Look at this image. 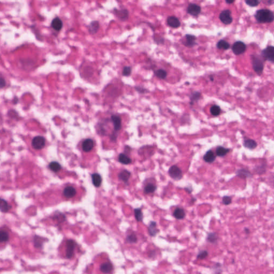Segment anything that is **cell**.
Segmentation results:
<instances>
[{"instance_id": "obj_1", "label": "cell", "mask_w": 274, "mask_h": 274, "mask_svg": "<svg viewBox=\"0 0 274 274\" xmlns=\"http://www.w3.org/2000/svg\"><path fill=\"white\" fill-rule=\"evenodd\" d=\"M255 17L260 23H270L274 20V14L268 9H260L256 11Z\"/></svg>"}, {"instance_id": "obj_2", "label": "cell", "mask_w": 274, "mask_h": 274, "mask_svg": "<svg viewBox=\"0 0 274 274\" xmlns=\"http://www.w3.org/2000/svg\"><path fill=\"white\" fill-rule=\"evenodd\" d=\"M251 61L254 71L258 75H261L262 74L264 69V64L262 59L258 55H252Z\"/></svg>"}, {"instance_id": "obj_3", "label": "cell", "mask_w": 274, "mask_h": 274, "mask_svg": "<svg viewBox=\"0 0 274 274\" xmlns=\"http://www.w3.org/2000/svg\"><path fill=\"white\" fill-rule=\"evenodd\" d=\"M169 175L175 180H180L183 177V173L181 169L177 166H173L169 168Z\"/></svg>"}, {"instance_id": "obj_4", "label": "cell", "mask_w": 274, "mask_h": 274, "mask_svg": "<svg viewBox=\"0 0 274 274\" xmlns=\"http://www.w3.org/2000/svg\"><path fill=\"white\" fill-rule=\"evenodd\" d=\"M261 56L264 60L274 63V47L272 46H268L267 47L262 50Z\"/></svg>"}, {"instance_id": "obj_5", "label": "cell", "mask_w": 274, "mask_h": 274, "mask_svg": "<svg viewBox=\"0 0 274 274\" xmlns=\"http://www.w3.org/2000/svg\"><path fill=\"white\" fill-rule=\"evenodd\" d=\"M246 50V46L244 43L238 41L234 43L232 46V50L236 55H240L244 54Z\"/></svg>"}, {"instance_id": "obj_6", "label": "cell", "mask_w": 274, "mask_h": 274, "mask_svg": "<svg viewBox=\"0 0 274 274\" xmlns=\"http://www.w3.org/2000/svg\"><path fill=\"white\" fill-rule=\"evenodd\" d=\"M45 145L46 140L45 138L40 135L34 137L32 142V146L34 149L36 150L42 149L44 148Z\"/></svg>"}, {"instance_id": "obj_7", "label": "cell", "mask_w": 274, "mask_h": 274, "mask_svg": "<svg viewBox=\"0 0 274 274\" xmlns=\"http://www.w3.org/2000/svg\"><path fill=\"white\" fill-rule=\"evenodd\" d=\"M219 18L222 22L225 25H229L233 20L231 16V12L228 9L222 11L219 15Z\"/></svg>"}, {"instance_id": "obj_8", "label": "cell", "mask_w": 274, "mask_h": 274, "mask_svg": "<svg viewBox=\"0 0 274 274\" xmlns=\"http://www.w3.org/2000/svg\"><path fill=\"white\" fill-rule=\"evenodd\" d=\"M67 249H66V257L67 259H71L74 255V251L77 244L74 241L69 239L67 241Z\"/></svg>"}, {"instance_id": "obj_9", "label": "cell", "mask_w": 274, "mask_h": 274, "mask_svg": "<svg viewBox=\"0 0 274 274\" xmlns=\"http://www.w3.org/2000/svg\"><path fill=\"white\" fill-rule=\"evenodd\" d=\"M201 9L200 5L195 3H190L187 8V12L191 16H198L200 14Z\"/></svg>"}, {"instance_id": "obj_10", "label": "cell", "mask_w": 274, "mask_h": 274, "mask_svg": "<svg viewBox=\"0 0 274 274\" xmlns=\"http://www.w3.org/2000/svg\"><path fill=\"white\" fill-rule=\"evenodd\" d=\"M111 120L114 125V132H117L121 130L122 128L121 118L117 115H112L111 116Z\"/></svg>"}, {"instance_id": "obj_11", "label": "cell", "mask_w": 274, "mask_h": 274, "mask_svg": "<svg viewBox=\"0 0 274 274\" xmlns=\"http://www.w3.org/2000/svg\"><path fill=\"white\" fill-rule=\"evenodd\" d=\"M196 36L191 34H187L185 36V41H183V44L185 46L187 47H192L197 44L196 43Z\"/></svg>"}, {"instance_id": "obj_12", "label": "cell", "mask_w": 274, "mask_h": 274, "mask_svg": "<svg viewBox=\"0 0 274 274\" xmlns=\"http://www.w3.org/2000/svg\"><path fill=\"white\" fill-rule=\"evenodd\" d=\"M100 29V23L98 20H93L88 26V31L90 34L93 35L97 33Z\"/></svg>"}, {"instance_id": "obj_13", "label": "cell", "mask_w": 274, "mask_h": 274, "mask_svg": "<svg viewBox=\"0 0 274 274\" xmlns=\"http://www.w3.org/2000/svg\"><path fill=\"white\" fill-rule=\"evenodd\" d=\"M167 24L169 26L173 29H177L180 26V22L179 19L175 16H169L167 19Z\"/></svg>"}, {"instance_id": "obj_14", "label": "cell", "mask_w": 274, "mask_h": 274, "mask_svg": "<svg viewBox=\"0 0 274 274\" xmlns=\"http://www.w3.org/2000/svg\"><path fill=\"white\" fill-rule=\"evenodd\" d=\"M94 146V141L92 139L88 138L84 141L82 144V149L85 152H90V151L92 150Z\"/></svg>"}, {"instance_id": "obj_15", "label": "cell", "mask_w": 274, "mask_h": 274, "mask_svg": "<svg viewBox=\"0 0 274 274\" xmlns=\"http://www.w3.org/2000/svg\"><path fill=\"white\" fill-rule=\"evenodd\" d=\"M63 26V22L59 17L54 18L51 22V26L56 31H60L62 29Z\"/></svg>"}, {"instance_id": "obj_16", "label": "cell", "mask_w": 274, "mask_h": 274, "mask_svg": "<svg viewBox=\"0 0 274 274\" xmlns=\"http://www.w3.org/2000/svg\"><path fill=\"white\" fill-rule=\"evenodd\" d=\"M77 192L76 189L74 187H65L63 190V194L65 198H72L74 197L76 194Z\"/></svg>"}, {"instance_id": "obj_17", "label": "cell", "mask_w": 274, "mask_h": 274, "mask_svg": "<svg viewBox=\"0 0 274 274\" xmlns=\"http://www.w3.org/2000/svg\"><path fill=\"white\" fill-rule=\"evenodd\" d=\"M114 11L115 15L120 20L124 21L126 20L128 18V12L126 9H122V10L115 9Z\"/></svg>"}, {"instance_id": "obj_18", "label": "cell", "mask_w": 274, "mask_h": 274, "mask_svg": "<svg viewBox=\"0 0 274 274\" xmlns=\"http://www.w3.org/2000/svg\"><path fill=\"white\" fill-rule=\"evenodd\" d=\"M236 175L239 177L244 178V179L252 177V173H251V172L249 170H248L246 169H239L236 171Z\"/></svg>"}, {"instance_id": "obj_19", "label": "cell", "mask_w": 274, "mask_h": 274, "mask_svg": "<svg viewBox=\"0 0 274 274\" xmlns=\"http://www.w3.org/2000/svg\"><path fill=\"white\" fill-rule=\"evenodd\" d=\"M131 176V173L127 170H123L121 171L118 175V177L120 180L124 183H128Z\"/></svg>"}, {"instance_id": "obj_20", "label": "cell", "mask_w": 274, "mask_h": 274, "mask_svg": "<svg viewBox=\"0 0 274 274\" xmlns=\"http://www.w3.org/2000/svg\"><path fill=\"white\" fill-rule=\"evenodd\" d=\"M203 159L205 162L211 163L214 162V161L215 160L216 156L213 151L209 150L204 154L203 157Z\"/></svg>"}, {"instance_id": "obj_21", "label": "cell", "mask_w": 274, "mask_h": 274, "mask_svg": "<svg viewBox=\"0 0 274 274\" xmlns=\"http://www.w3.org/2000/svg\"><path fill=\"white\" fill-rule=\"evenodd\" d=\"M243 146L249 149H254L257 147V143L254 140L247 138L244 140Z\"/></svg>"}, {"instance_id": "obj_22", "label": "cell", "mask_w": 274, "mask_h": 274, "mask_svg": "<svg viewBox=\"0 0 274 274\" xmlns=\"http://www.w3.org/2000/svg\"><path fill=\"white\" fill-rule=\"evenodd\" d=\"M148 233L151 236H154L159 232V230L156 228V223L154 221H152L149 224L148 227Z\"/></svg>"}, {"instance_id": "obj_23", "label": "cell", "mask_w": 274, "mask_h": 274, "mask_svg": "<svg viewBox=\"0 0 274 274\" xmlns=\"http://www.w3.org/2000/svg\"><path fill=\"white\" fill-rule=\"evenodd\" d=\"M92 180L93 184L96 187H99L102 184V177L100 174L98 173H93L92 175Z\"/></svg>"}, {"instance_id": "obj_24", "label": "cell", "mask_w": 274, "mask_h": 274, "mask_svg": "<svg viewBox=\"0 0 274 274\" xmlns=\"http://www.w3.org/2000/svg\"><path fill=\"white\" fill-rule=\"evenodd\" d=\"M100 270L104 274H109L112 272L113 270V266L110 262H105L102 263L100 266Z\"/></svg>"}, {"instance_id": "obj_25", "label": "cell", "mask_w": 274, "mask_h": 274, "mask_svg": "<svg viewBox=\"0 0 274 274\" xmlns=\"http://www.w3.org/2000/svg\"><path fill=\"white\" fill-rule=\"evenodd\" d=\"M230 151V149L226 148L223 146H218L216 149V154L219 157H224Z\"/></svg>"}, {"instance_id": "obj_26", "label": "cell", "mask_w": 274, "mask_h": 274, "mask_svg": "<svg viewBox=\"0 0 274 274\" xmlns=\"http://www.w3.org/2000/svg\"><path fill=\"white\" fill-rule=\"evenodd\" d=\"M46 241V239L40 236H36L34 238V246L36 248H40L43 247V244Z\"/></svg>"}, {"instance_id": "obj_27", "label": "cell", "mask_w": 274, "mask_h": 274, "mask_svg": "<svg viewBox=\"0 0 274 274\" xmlns=\"http://www.w3.org/2000/svg\"><path fill=\"white\" fill-rule=\"evenodd\" d=\"M118 162H120L121 163L125 165H128L130 164L132 162V159L131 158L128 157V155H126L124 153H121L119 154L118 156Z\"/></svg>"}, {"instance_id": "obj_28", "label": "cell", "mask_w": 274, "mask_h": 274, "mask_svg": "<svg viewBox=\"0 0 274 274\" xmlns=\"http://www.w3.org/2000/svg\"><path fill=\"white\" fill-rule=\"evenodd\" d=\"M11 206H10L6 200L3 199L0 200V210L2 213H7L11 209Z\"/></svg>"}, {"instance_id": "obj_29", "label": "cell", "mask_w": 274, "mask_h": 274, "mask_svg": "<svg viewBox=\"0 0 274 274\" xmlns=\"http://www.w3.org/2000/svg\"><path fill=\"white\" fill-rule=\"evenodd\" d=\"M185 213L184 209L177 208L174 211L173 213V216L174 217H175L177 220H182L184 218L185 216Z\"/></svg>"}, {"instance_id": "obj_30", "label": "cell", "mask_w": 274, "mask_h": 274, "mask_svg": "<svg viewBox=\"0 0 274 274\" xmlns=\"http://www.w3.org/2000/svg\"><path fill=\"white\" fill-rule=\"evenodd\" d=\"M217 47L220 50H229L230 48V45L227 41L224 40H221L217 43Z\"/></svg>"}, {"instance_id": "obj_31", "label": "cell", "mask_w": 274, "mask_h": 274, "mask_svg": "<svg viewBox=\"0 0 274 274\" xmlns=\"http://www.w3.org/2000/svg\"><path fill=\"white\" fill-rule=\"evenodd\" d=\"M49 168L52 171H53L54 173L59 172V171L62 168L61 164H60L59 162H56V161L50 162L49 164Z\"/></svg>"}, {"instance_id": "obj_32", "label": "cell", "mask_w": 274, "mask_h": 274, "mask_svg": "<svg viewBox=\"0 0 274 274\" xmlns=\"http://www.w3.org/2000/svg\"><path fill=\"white\" fill-rule=\"evenodd\" d=\"M156 187L153 184H148L144 187V192L145 194L153 193L156 191Z\"/></svg>"}, {"instance_id": "obj_33", "label": "cell", "mask_w": 274, "mask_h": 274, "mask_svg": "<svg viewBox=\"0 0 274 274\" xmlns=\"http://www.w3.org/2000/svg\"><path fill=\"white\" fill-rule=\"evenodd\" d=\"M200 97H201V93L200 92H194L192 93L190 95V100H191L190 104L193 105L195 102L198 101L200 99Z\"/></svg>"}, {"instance_id": "obj_34", "label": "cell", "mask_w": 274, "mask_h": 274, "mask_svg": "<svg viewBox=\"0 0 274 274\" xmlns=\"http://www.w3.org/2000/svg\"><path fill=\"white\" fill-rule=\"evenodd\" d=\"M135 218L138 222H142L143 220V214L140 208H135L134 210Z\"/></svg>"}, {"instance_id": "obj_35", "label": "cell", "mask_w": 274, "mask_h": 274, "mask_svg": "<svg viewBox=\"0 0 274 274\" xmlns=\"http://www.w3.org/2000/svg\"><path fill=\"white\" fill-rule=\"evenodd\" d=\"M210 111H211V115L214 116H217L220 114L221 109L219 106H217V105H214L211 108Z\"/></svg>"}, {"instance_id": "obj_36", "label": "cell", "mask_w": 274, "mask_h": 274, "mask_svg": "<svg viewBox=\"0 0 274 274\" xmlns=\"http://www.w3.org/2000/svg\"><path fill=\"white\" fill-rule=\"evenodd\" d=\"M218 240V236L215 232H211L207 236V241L211 243H216Z\"/></svg>"}, {"instance_id": "obj_37", "label": "cell", "mask_w": 274, "mask_h": 274, "mask_svg": "<svg viewBox=\"0 0 274 274\" xmlns=\"http://www.w3.org/2000/svg\"><path fill=\"white\" fill-rule=\"evenodd\" d=\"M155 74L157 77L161 79H164L167 76V72L163 69H159L155 72Z\"/></svg>"}, {"instance_id": "obj_38", "label": "cell", "mask_w": 274, "mask_h": 274, "mask_svg": "<svg viewBox=\"0 0 274 274\" xmlns=\"http://www.w3.org/2000/svg\"><path fill=\"white\" fill-rule=\"evenodd\" d=\"M9 234L6 231L1 230L0 232V241L1 243L9 241Z\"/></svg>"}, {"instance_id": "obj_39", "label": "cell", "mask_w": 274, "mask_h": 274, "mask_svg": "<svg viewBox=\"0 0 274 274\" xmlns=\"http://www.w3.org/2000/svg\"><path fill=\"white\" fill-rule=\"evenodd\" d=\"M254 171H255L256 173H265L266 171V164H261L260 166H256V167L254 168Z\"/></svg>"}, {"instance_id": "obj_40", "label": "cell", "mask_w": 274, "mask_h": 274, "mask_svg": "<svg viewBox=\"0 0 274 274\" xmlns=\"http://www.w3.org/2000/svg\"><path fill=\"white\" fill-rule=\"evenodd\" d=\"M127 242L130 244H133L137 242V238L135 234H131L127 236L126 238Z\"/></svg>"}, {"instance_id": "obj_41", "label": "cell", "mask_w": 274, "mask_h": 274, "mask_svg": "<svg viewBox=\"0 0 274 274\" xmlns=\"http://www.w3.org/2000/svg\"><path fill=\"white\" fill-rule=\"evenodd\" d=\"M132 72V69L130 67H125L123 69L122 75L123 76L128 77L130 76Z\"/></svg>"}, {"instance_id": "obj_42", "label": "cell", "mask_w": 274, "mask_h": 274, "mask_svg": "<svg viewBox=\"0 0 274 274\" xmlns=\"http://www.w3.org/2000/svg\"><path fill=\"white\" fill-rule=\"evenodd\" d=\"M245 2L248 5L252 7L258 6L260 3V1L258 0H246Z\"/></svg>"}, {"instance_id": "obj_43", "label": "cell", "mask_w": 274, "mask_h": 274, "mask_svg": "<svg viewBox=\"0 0 274 274\" xmlns=\"http://www.w3.org/2000/svg\"><path fill=\"white\" fill-rule=\"evenodd\" d=\"M232 202V199L229 196H224L222 198V203L224 205H229Z\"/></svg>"}, {"instance_id": "obj_44", "label": "cell", "mask_w": 274, "mask_h": 274, "mask_svg": "<svg viewBox=\"0 0 274 274\" xmlns=\"http://www.w3.org/2000/svg\"><path fill=\"white\" fill-rule=\"evenodd\" d=\"M208 255V253L206 251H202L199 253L197 258L199 259H204Z\"/></svg>"}, {"instance_id": "obj_45", "label": "cell", "mask_w": 274, "mask_h": 274, "mask_svg": "<svg viewBox=\"0 0 274 274\" xmlns=\"http://www.w3.org/2000/svg\"><path fill=\"white\" fill-rule=\"evenodd\" d=\"M6 86V81L2 77H0V88H3Z\"/></svg>"}, {"instance_id": "obj_46", "label": "cell", "mask_w": 274, "mask_h": 274, "mask_svg": "<svg viewBox=\"0 0 274 274\" xmlns=\"http://www.w3.org/2000/svg\"><path fill=\"white\" fill-rule=\"evenodd\" d=\"M135 89L138 92L140 93H145L147 92V90L144 89V88H141L140 87H136Z\"/></svg>"}, {"instance_id": "obj_47", "label": "cell", "mask_w": 274, "mask_h": 274, "mask_svg": "<svg viewBox=\"0 0 274 274\" xmlns=\"http://www.w3.org/2000/svg\"><path fill=\"white\" fill-rule=\"evenodd\" d=\"M185 190L189 194H190L192 192V187H187L185 189Z\"/></svg>"}, {"instance_id": "obj_48", "label": "cell", "mask_w": 274, "mask_h": 274, "mask_svg": "<svg viewBox=\"0 0 274 274\" xmlns=\"http://www.w3.org/2000/svg\"><path fill=\"white\" fill-rule=\"evenodd\" d=\"M18 98H14V100H13V104H18Z\"/></svg>"}, {"instance_id": "obj_49", "label": "cell", "mask_w": 274, "mask_h": 274, "mask_svg": "<svg viewBox=\"0 0 274 274\" xmlns=\"http://www.w3.org/2000/svg\"><path fill=\"white\" fill-rule=\"evenodd\" d=\"M225 2H226V3H228V4H232V3L235 2V1H231H231H229V0H227Z\"/></svg>"}, {"instance_id": "obj_50", "label": "cell", "mask_w": 274, "mask_h": 274, "mask_svg": "<svg viewBox=\"0 0 274 274\" xmlns=\"http://www.w3.org/2000/svg\"><path fill=\"white\" fill-rule=\"evenodd\" d=\"M244 231H245V232L246 234H249V229H248V228H245V229H244Z\"/></svg>"}, {"instance_id": "obj_51", "label": "cell", "mask_w": 274, "mask_h": 274, "mask_svg": "<svg viewBox=\"0 0 274 274\" xmlns=\"http://www.w3.org/2000/svg\"><path fill=\"white\" fill-rule=\"evenodd\" d=\"M210 78H211V81H213L214 80V78L213 77H210Z\"/></svg>"}]
</instances>
